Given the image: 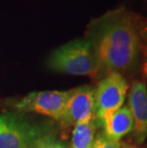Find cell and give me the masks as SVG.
Here are the masks:
<instances>
[{
	"label": "cell",
	"mask_w": 147,
	"mask_h": 148,
	"mask_svg": "<svg viewBox=\"0 0 147 148\" xmlns=\"http://www.w3.org/2000/svg\"><path fill=\"white\" fill-rule=\"evenodd\" d=\"M146 148H147V147H146Z\"/></svg>",
	"instance_id": "5bb4252c"
},
{
	"label": "cell",
	"mask_w": 147,
	"mask_h": 148,
	"mask_svg": "<svg viewBox=\"0 0 147 148\" xmlns=\"http://www.w3.org/2000/svg\"><path fill=\"white\" fill-rule=\"evenodd\" d=\"M142 74L143 79L147 83V45L143 47L142 51Z\"/></svg>",
	"instance_id": "7c38bea8"
},
{
	"label": "cell",
	"mask_w": 147,
	"mask_h": 148,
	"mask_svg": "<svg viewBox=\"0 0 147 148\" xmlns=\"http://www.w3.org/2000/svg\"><path fill=\"white\" fill-rule=\"evenodd\" d=\"M120 148H144L140 144H137L136 143H130V141H124L121 143Z\"/></svg>",
	"instance_id": "4fadbf2b"
},
{
	"label": "cell",
	"mask_w": 147,
	"mask_h": 148,
	"mask_svg": "<svg viewBox=\"0 0 147 148\" xmlns=\"http://www.w3.org/2000/svg\"><path fill=\"white\" fill-rule=\"evenodd\" d=\"M128 107L134 119L135 143L142 144L147 138V87L142 81H134L131 85Z\"/></svg>",
	"instance_id": "52a82bcc"
},
{
	"label": "cell",
	"mask_w": 147,
	"mask_h": 148,
	"mask_svg": "<svg viewBox=\"0 0 147 148\" xmlns=\"http://www.w3.org/2000/svg\"><path fill=\"white\" fill-rule=\"evenodd\" d=\"M47 65L52 71L72 75H88L95 79L96 58L85 38L75 39L58 47L50 55Z\"/></svg>",
	"instance_id": "7a4b0ae2"
},
{
	"label": "cell",
	"mask_w": 147,
	"mask_h": 148,
	"mask_svg": "<svg viewBox=\"0 0 147 148\" xmlns=\"http://www.w3.org/2000/svg\"><path fill=\"white\" fill-rule=\"evenodd\" d=\"M36 148H66L61 143L55 140L50 137H46L37 144Z\"/></svg>",
	"instance_id": "8fae6325"
},
{
	"label": "cell",
	"mask_w": 147,
	"mask_h": 148,
	"mask_svg": "<svg viewBox=\"0 0 147 148\" xmlns=\"http://www.w3.org/2000/svg\"><path fill=\"white\" fill-rule=\"evenodd\" d=\"M96 58V75L101 80L111 73L130 74L142 60L147 45V19L124 8L94 18L85 32Z\"/></svg>",
	"instance_id": "6da1fadb"
},
{
	"label": "cell",
	"mask_w": 147,
	"mask_h": 148,
	"mask_svg": "<svg viewBox=\"0 0 147 148\" xmlns=\"http://www.w3.org/2000/svg\"><path fill=\"white\" fill-rule=\"evenodd\" d=\"M94 119H96L94 89L89 85L72 89L60 121L61 124L70 127Z\"/></svg>",
	"instance_id": "8992f818"
},
{
	"label": "cell",
	"mask_w": 147,
	"mask_h": 148,
	"mask_svg": "<svg viewBox=\"0 0 147 148\" xmlns=\"http://www.w3.org/2000/svg\"><path fill=\"white\" fill-rule=\"evenodd\" d=\"M44 138V133L21 116L0 115V148H36Z\"/></svg>",
	"instance_id": "277c9868"
},
{
	"label": "cell",
	"mask_w": 147,
	"mask_h": 148,
	"mask_svg": "<svg viewBox=\"0 0 147 148\" xmlns=\"http://www.w3.org/2000/svg\"><path fill=\"white\" fill-rule=\"evenodd\" d=\"M103 133L111 140H120L134 131V119L128 105L121 106L102 121Z\"/></svg>",
	"instance_id": "ba28073f"
},
{
	"label": "cell",
	"mask_w": 147,
	"mask_h": 148,
	"mask_svg": "<svg viewBox=\"0 0 147 148\" xmlns=\"http://www.w3.org/2000/svg\"><path fill=\"white\" fill-rule=\"evenodd\" d=\"M96 127V119L77 123L72 132L70 148H93Z\"/></svg>",
	"instance_id": "9c48e42d"
},
{
	"label": "cell",
	"mask_w": 147,
	"mask_h": 148,
	"mask_svg": "<svg viewBox=\"0 0 147 148\" xmlns=\"http://www.w3.org/2000/svg\"><path fill=\"white\" fill-rule=\"evenodd\" d=\"M120 140H114L105 136V134L99 133L96 136L94 140L93 148H120Z\"/></svg>",
	"instance_id": "30bf717a"
},
{
	"label": "cell",
	"mask_w": 147,
	"mask_h": 148,
	"mask_svg": "<svg viewBox=\"0 0 147 148\" xmlns=\"http://www.w3.org/2000/svg\"><path fill=\"white\" fill-rule=\"evenodd\" d=\"M69 91H43L28 94L14 103L18 111L36 113L60 121L70 97Z\"/></svg>",
	"instance_id": "5b68a950"
},
{
	"label": "cell",
	"mask_w": 147,
	"mask_h": 148,
	"mask_svg": "<svg viewBox=\"0 0 147 148\" xmlns=\"http://www.w3.org/2000/svg\"><path fill=\"white\" fill-rule=\"evenodd\" d=\"M128 83L120 73H111L98 80L94 89L96 126H101L104 119L122 106Z\"/></svg>",
	"instance_id": "3957f363"
}]
</instances>
